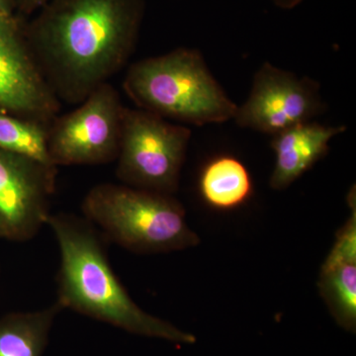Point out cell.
<instances>
[{"label":"cell","mask_w":356,"mask_h":356,"mask_svg":"<svg viewBox=\"0 0 356 356\" xmlns=\"http://www.w3.org/2000/svg\"><path fill=\"white\" fill-rule=\"evenodd\" d=\"M198 192L211 209L228 212L245 205L254 194V181L247 166L229 154L209 159L199 173Z\"/></svg>","instance_id":"obj_11"},{"label":"cell","mask_w":356,"mask_h":356,"mask_svg":"<svg viewBox=\"0 0 356 356\" xmlns=\"http://www.w3.org/2000/svg\"><path fill=\"white\" fill-rule=\"evenodd\" d=\"M191 138V129L125 107L117 177L128 186L172 195Z\"/></svg>","instance_id":"obj_5"},{"label":"cell","mask_w":356,"mask_h":356,"mask_svg":"<svg viewBox=\"0 0 356 356\" xmlns=\"http://www.w3.org/2000/svg\"><path fill=\"white\" fill-rule=\"evenodd\" d=\"M320 84L310 77L264 63L255 74L247 102L236 109L234 120L240 127L274 136L310 122L324 111Z\"/></svg>","instance_id":"obj_7"},{"label":"cell","mask_w":356,"mask_h":356,"mask_svg":"<svg viewBox=\"0 0 356 356\" xmlns=\"http://www.w3.org/2000/svg\"><path fill=\"white\" fill-rule=\"evenodd\" d=\"M57 166L0 149V238H34L50 216Z\"/></svg>","instance_id":"obj_8"},{"label":"cell","mask_w":356,"mask_h":356,"mask_svg":"<svg viewBox=\"0 0 356 356\" xmlns=\"http://www.w3.org/2000/svg\"><path fill=\"white\" fill-rule=\"evenodd\" d=\"M15 15L11 0H0V17Z\"/></svg>","instance_id":"obj_16"},{"label":"cell","mask_w":356,"mask_h":356,"mask_svg":"<svg viewBox=\"0 0 356 356\" xmlns=\"http://www.w3.org/2000/svg\"><path fill=\"white\" fill-rule=\"evenodd\" d=\"M276 6L282 9H292L298 6L303 0H271Z\"/></svg>","instance_id":"obj_17"},{"label":"cell","mask_w":356,"mask_h":356,"mask_svg":"<svg viewBox=\"0 0 356 356\" xmlns=\"http://www.w3.org/2000/svg\"><path fill=\"white\" fill-rule=\"evenodd\" d=\"M123 88L138 108L191 125L228 122L238 109L195 49L178 48L136 62Z\"/></svg>","instance_id":"obj_3"},{"label":"cell","mask_w":356,"mask_h":356,"mask_svg":"<svg viewBox=\"0 0 356 356\" xmlns=\"http://www.w3.org/2000/svg\"><path fill=\"white\" fill-rule=\"evenodd\" d=\"M146 0H51L24 34L60 102L79 105L118 74L137 48Z\"/></svg>","instance_id":"obj_1"},{"label":"cell","mask_w":356,"mask_h":356,"mask_svg":"<svg viewBox=\"0 0 356 356\" xmlns=\"http://www.w3.org/2000/svg\"><path fill=\"white\" fill-rule=\"evenodd\" d=\"M50 124L0 111V149L54 165L48 149Z\"/></svg>","instance_id":"obj_14"},{"label":"cell","mask_w":356,"mask_h":356,"mask_svg":"<svg viewBox=\"0 0 356 356\" xmlns=\"http://www.w3.org/2000/svg\"><path fill=\"white\" fill-rule=\"evenodd\" d=\"M50 1L51 0H11L14 13L16 11L21 16L32 15Z\"/></svg>","instance_id":"obj_15"},{"label":"cell","mask_w":356,"mask_h":356,"mask_svg":"<svg viewBox=\"0 0 356 356\" xmlns=\"http://www.w3.org/2000/svg\"><path fill=\"white\" fill-rule=\"evenodd\" d=\"M51 227L60 252L58 303L88 317L140 336L172 343H195L193 334L149 315L140 308L115 275L97 233L88 220L51 215Z\"/></svg>","instance_id":"obj_2"},{"label":"cell","mask_w":356,"mask_h":356,"mask_svg":"<svg viewBox=\"0 0 356 356\" xmlns=\"http://www.w3.org/2000/svg\"><path fill=\"white\" fill-rule=\"evenodd\" d=\"M318 290L337 325L356 329V250L334 243L321 268Z\"/></svg>","instance_id":"obj_12"},{"label":"cell","mask_w":356,"mask_h":356,"mask_svg":"<svg viewBox=\"0 0 356 356\" xmlns=\"http://www.w3.org/2000/svg\"><path fill=\"white\" fill-rule=\"evenodd\" d=\"M125 106L111 83L93 91L70 113L57 116L49 127L51 163L102 165L117 159Z\"/></svg>","instance_id":"obj_6"},{"label":"cell","mask_w":356,"mask_h":356,"mask_svg":"<svg viewBox=\"0 0 356 356\" xmlns=\"http://www.w3.org/2000/svg\"><path fill=\"white\" fill-rule=\"evenodd\" d=\"M56 302L44 310L9 314L0 320V356H42L56 316Z\"/></svg>","instance_id":"obj_13"},{"label":"cell","mask_w":356,"mask_h":356,"mask_svg":"<svg viewBox=\"0 0 356 356\" xmlns=\"http://www.w3.org/2000/svg\"><path fill=\"white\" fill-rule=\"evenodd\" d=\"M344 126L327 127L306 122L276 134L271 140L275 165L269 184L284 191L329 153L330 140L346 131Z\"/></svg>","instance_id":"obj_10"},{"label":"cell","mask_w":356,"mask_h":356,"mask_svg":"<svg viewBox=\"0 0 356 356\" xmlns=\"http://www.w3.org/2000/svg\"><path fill=\"white\" fill-rule=\"evenodd\" d=\"M81 209L112 241L139 254L175 252L200 243L187 224L184 208L168 194L98 184L86 194Z\"/></svg>","instance_id":"obj_4"},{"label":"cell","mask_w":356,"mask_h":356,"mask_svg":"<svg viewBox=\"0 0 356 356\" xmlns=\"http://www.w3.org/2000/svg\"><path fill=\"white\" fill-rule=\"evenodd\" d=\"M60 110L24 34L19 16L0 17V111L51 123Z\"/></svg>","instance_id":"obj_9"}]
</instances>
